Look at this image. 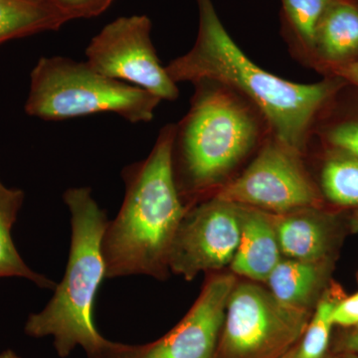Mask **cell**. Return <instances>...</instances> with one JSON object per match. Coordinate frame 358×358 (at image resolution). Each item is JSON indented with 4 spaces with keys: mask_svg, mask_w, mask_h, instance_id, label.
I'll use <instances>...</instances> for the list:
<instances>
[{
    "mask_svg": "<svg viewBox=\"0 0 358 358\" xmlns=\"http://www.w3.org/2000/svg\"><path fill=\"white\" fill-rule=\"evenodd\" d=\"M24 202V192L7 187L0 180V279L23 278L42 289H55L57 284L28 267L14 245L11 230Z\"/></svg>",
    "mask_w": 358,
    "mask_h": 358,
    "instance_id": "cell-16",
    "label": "cell"
},
{
    "mask_svg": "<svg viewBox=\"0 0 358 358\" xmlns=\"http://www.w3.org/2000/svg\"><path fill=\"white\" fill-rule=\"evenodd\" d=\"M192 106L174 131L173 169L181 199L222 181L270 134L244 96L225 85L200 81Z\"/></svg>",
    "mask_w": 358,
    "mask_h": 358,
    "instance_id": "cell-4",
    "label": "cell"
},
{
    "mask_svg": "<svg viewBox=\"0 0 358 358\" xmlns=\"http://www.w3.org/2000/svg\"><path fill=\"white\" fill-rule=\"evenodd\" d=\"M71 215V245L64 277L41 312L28 317L24 331L35 338L51 336L59 357L81 346L88 358H117L122 343L103 338L94 322L96 293L106 279L102 238L107 214L91 189L74 187L63 195Z\"/></svg>",
    "mask_w": 358,
    "mask_h": 358,
    "instance_id": "cell-3",
    "label": "cell"
},
{
    "mask_svg": "<svg viewBox=\"0 0 358 358\" xmlns=\"http://www.w3.org/2000/svg\"><path fill=\"white\" fill-rule=\"evenodd\" d=\"M322 192L341 206L358 207V159L333 150L320 174Z\"/></svg>",
    "mask_w": 358,
    "mask_h": 358,
    "instance_id": "cell-17",
    "label": "cell"
},
{
    "mask_svg": "<svg viewBox=\"0 0 358 358\" xmlns=\"http://www.w3.org/2000/svg\"><path fill=\"white\" fill-rule=\"evenodd\" d=\"M176 126L169 124L147 159L124 167V201L102 238L106 279L131 275L166 277L174 237L188 208L173 169Z\"/></svg>",
    "mask_w": 358,
    "mask_h": 358,
    "instance_id": "cell-2",
    "label": "cell"
},
{
    "mask_svg": "<svg viewBox=\"0 0 358 358\" xmlns=\"http://www.w3.org/2000/svg\"><path fill=\"white\" fill-rule=\"evenodd\" d=\"M69 17L49 0H0V44L57 30Z\"/></svg>",
    "mask_w": 358,
    "mask_h": 358,
    "instance_id": "cell-15",
    "label": "cell"
},
{
    "mask_svg": "<svg viewBox=\"0 0 358 358\" xmlns=\"http://www.w3.org/2000/svg\"><path fill=\"white\" fill-rule=\"evenodd\" d=\"M353 225H355V229L358 230V210L355 212V217H353Z\"/></svg>",
    "mask_w": 358,
    "mask_h": 358,
    "instance_id": "cell-26",
    "label": "cell"
},
{
    "mask_svg": "<svg viewBox=\"0 0 358 358\" xmlns=\"http://www.w3.org/2000/svg\"><path fill=\"white\" fill-rule=\"evenodd\" d=\"M310 59L329 75L358 60V0H331L315 30Z\"/></svg>",
    "mask_w": 358,
    "mask_h": 358,
    "instance_id": "cell-11",
    "label": "cell"
},
{
    "mask_svg": "<svg viewBox=\"0 0 358 358\" xmlns=\"http://www.w3.org/2000/svg\"><path fill=\"white\" fill-rule=\"evenodd\" d=\"M162 100L101 74L87 62L54 56L40 59L30 74L25 112L46 121L114 113L131 122L154 119Z\"/></svg>",
    "mask_w": 358,
    "mask_h": 358,
    "instance_id": "cell-5",
    "label": "cell"
},
{
    "mask_svg": "<svg viewBox=\"0 0 358 358\" xmlns=\"http://www.w3.org/2000/svg\"><path fill=\"white\" fill-rule=\"evenodd\" d=\"M242 206L213 196L188 208L174 237L169 270L192 281L232 263L241 239Z\"/></svg>",
    "mask_w": 358,
    "mask_h": 358,
    "instance_id": "cell-9",
    "label": "cell"
},
{
    "mask_svg": "<svg viewBox=\"0 0 358 358\" xmlns=\"http://www.w3.org/2000/svg\"><path fill=\"white\" fill-rule=\"evenodd\" d=\"M117 358H120V357H117Z\"/></svg>",
    "mask_w": 358,
    "mask_h": 358,
    "instance_id": "cell-29",
    "label": "cell"
},
{
    "mask_svg": "<svg viewBox=\"0 0 358 358\" xmlns=\"http://www.w3.org/2000/svg\"><path fill=\"white\" fill-rule=\"evenodd\" d=\"M0 358H20L18 357L17 353L11 350H3L0 353Z\"/></svg>",
    "mask_w": 358,
    "mask_h": 358,
    "instance_id": "cell-25",
    "label": "cell"
},
{
    "mask_svg": "<svg viewBox=\"0 0 358 358\" xmlns=\"http://www.w3.org/2000/svg\"><path fill=\"white\" fill-rule=\"evenodd\" d=\"M196 41L185 55L166 66L174 83L213 81L234 90L267 122L271 136L305 155L322 110L346 84L329 76L319 83L298 84L271 74L247 57L231 38L211 0H197Z\"/></svg>",
    "mask_w": 358,
    "mask_h": 358,
    "instance_id": "cell-1",
    "label": "cell"
},
{
    "mask_svg": "<svg viewBox=\"0 0 358 358\" xmlns=\"http://www.w3.org/2000/svg\"><path fill=\"white\" fill-rule=\"evenodd\" d=\"M86 56V62L105 76L138 87L162 101L178 96L176 84L157 57L147 15L112 21L91 40Z\"/></svg>",
    "mask_w": 358,
    "mask_h": 358,
    "instance_id": "cell-8",
    "label": "cell"
},
{
    "mask_svg": "<svg viewBox=\"0 0 358 358\" xmlns=\"http://www.w3.org/2000/svg\"><path fill=\"white\" fill-rule=\"evenodd\" d=\"M241 206V239L231 268L236 274L253 281L267 282L282 260L274 219L268 212Z\"/></svg>",
    "mask_w": 358,
    "mask_h": 358,
    "instance_id": "cell-12",
    "label": "cell"
},
{
    "mask_svg": "<svg viewBox=\"0 0 358 358\" xmlns=\"http://www.w3.org/2000/svg\"><path fill=\"white\" fill-rule=\"evenodd\" d=\"M281 253L288 259L320 262L331 246V233L313 208L273 215Z\"/></svg>",
    "mask_w": 358,
    "mask_h": 358,
    "instance_id": "cell-13",
    "label": "cell"
},
{
    "mask_svg": "<svg viewBox=\"0 0 358 358\" xmlns=\"http://www.w3.org/2000/svg\"><path fill=\"white\" fill-rule=\"evenodd\" d=\"M324 263L282 259L267 280L271 293L287 307L308 310L324 284Z\"/></svg>",
    "mask_w": 358,
    "mask_h": 358,
    "instance_id": "cell-14",
    "label": "cell"
},
{
    "mask_svg": "<svg viewBox=\"0 0 358 358\" xmlns=\"http://www.w3.org/2000/svg\"><path fill=\"white\" fill-rule=\"evenodd\" d=\"M336 301L324 296L317 303L312 320L307 327L303 343L293 358H322L329 346L333 322V310Z\"/></svg>",
    "mask_w": 358,
    "mask_h": 358,
    "instance_id": "cell-19",
    "label": "cell"
},
{
    "mask_svg": "<svg viewBox=\"0 0 358 358\" xmlns=\"http://www.w3.org/2000/svg\"><path fill=\"white\" fill-rule=\"evenodd\" d=\"M70 20L95 17L105 13L115 0H49Z\"/></svg>",
    "mask_w": 358,
    "mask_h": 358,
    "instance_id": "cell-21",
    "label": "cell"
},
{
    "mask_svg": "<svg viewBox=\"0 0 358 358\" xmlns=\"http://www.w3.org/2000/svg\"><path fill=\"white\" fill-rule=\"evenodd\" d=\"M287 358H293V353H292V355H289V357Z\"/></svg>",
    "mask_w": 358,
    "mask_h": 358,
    "instance_id": "cell-27",
    "label": "cell"
},
{
    "mask_svg": "<svg viewBox=\"0 0 358 358\" xmlns=\"http://www.w3.org/2000/svg\"><path fill=\"white\" fill-rule=\"evenodd\" d=\"M287 28L296 46L308 58L315 30L331 0H281Z\"/></svg>",
    "mask_w": 358,
    "mask_h": 358,
    "instance_id": "cell-18",
    "label": "cell"
},
{
    "mask_svg": "<svg viewBox=\"0 0 358 358\" xmlns=\"http://www.w3.org/2000/svg\"><path fill=\"white\" fill-rule=\"evenodd\" d=\"M234 275H218L205 285L183 320L147 345H126L120 358H215Z\"/></svg>",
    "mask_w": 358,
    "mask_h": 358,
    "instance_id": "cell-10",
    "label": "cell"
},
{
    "mask_svg": "<svg viewBox=\"0 0 358 358\" xmlns=\"http://www.w3.org/2000/svg\"><path fill=\"white\" fill-rule=\"evenodd\" d=\"M334 324L358 327V292L350 298L336 303L333 310Z\"/></svg>",
    "mask_w": 358,
    "mask_h": 358,
    "instance_id": "cell-22",
    "label": "cell"
},
{
    "mask_svg": "<svg viewBox=\"0 0 358 358\" xmlns=\"http://www.w3.org/2000/svg\"><path fill=\"white\" fill-rule=\"evenodd\" d=\"M345 346L350 352H358V331L346 338Z\"/></svg>",
    "mask_w": 358,
    "mask_h": 358,
    "instance_id": "cell-24",
    "label": "cell"
},
{
    "mask_svg": "<svg viewBox=\"0 0 358 358\" xmlns=\"http://www.w3.org/2000/svg\"><path fill=\"white\" fill-rule=\"evenodd\" d=\"M301 157L268 134L243 173L221 186L214 196L275 214L313 208L319 194Z\"/></svg>",
    "mask_w": 358,
    "mask_h": 358,
    "instance_id": "cell-7",
    "label": "cell"
},
{
    "mask_svg": "<svg viewBox=\"0 0 358 358\" xmlns=\"http://www.w3.org/2000/svg\"><path fill=\"white\" fill-rule=\"evenodd\" d=\"M329 76L341 78L346 84L350 83L358 87V60L352 64L343 66L334 70Z\"/></svg>",
    "mask_w": 358,
    "mask_h": 358,
    "instance_id": "cell-23",
    "label": "cell"
},
{
    "mask_svg": "<svg viewBox=\"0 0 358 358\" xmlns=\"http://www.w3.org/2000/svg\"><path fill=\"white\" fill-rule=\"evenodd\" d=\"M357 329H358V327H357Z\"/></svg>",
    "mask_w": 358,
    "mask_h": 358,
    "instance_id": "cell-28",
    "label": "cell"
},
{
    "mask_svg": "<svg viewBox=\"0 0 358 358\" xmlns=\"http://www.w3.org/2000/svg\"><path fill=\"white\" fill-rule=\"evenodd\" d=\"M308 310L287 307L253 282L235 285L215 358H271L305 333Z\"/></svg>",
    "mask_w": 358,
    "mask_h": 358,
    "instance_id": "cell-6",
    "label": "cell"
},
{
    "mask_svg": "<svg viewBox=\"0 0 358 358\" xmlns=\"http://www.w3.org/2000/svg\"><path fill=\"white\" fill-rule=\"evenodd\" d=\"M322 136L331 150L358 159V117L336 122L324 129Z\"/></svg>",
    "mask_w": 358,
    "mask_h": 358,
    "instance_id": "cell-20",
    "label": "cell"
}]
</instances>
